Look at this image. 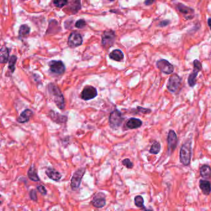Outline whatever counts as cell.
<instances>
[{
	"label": "cell",
	"instance_id": "28",
	"mask_svg": "<svg viewBox=\"0 0 211 211\" xmlns=\"http://www.w3.org/2000/svg\"><path fill=\"white\" fill-rule=\"evenodd\" d=\"M72 10L77 12L79 9H81V3L80 0H72Z\"/></svg>",
	"mask_w": 211,
	"mask_h": 211
},
{
	"label": "cell",
	"instance_id": "21",
	"mask_svg": "<svg viewBox=\"0 0 211 211\" xmlns=\"http://www.w3.org/2000/svg\"><path fill=\"white\" fill-rule=\"evenodd\" d=\"M201 176L205 179L211 178V168L208 165H203L199 170Z\"/></svg>",
	"mask_w": 211,
	"mask_h": 211
},
{
	"label": "cell",
	"instance_id": "31",
	"mask_svg": "<svg viewBox=\"0 0 211 211\" xmlns=\"http://www.w3.org/2000/svg\"><path fill=\"white\" fill-rule=\"evenodd\" d=\"M122 164L127 168H132L133 167V163L129 159H125L122 161Z\"/></svg>",
	"mask_w": 211,
	"mask_h": 211
},
{
	"label": "cell",
	"instance_id": "29",
	"mask_svg": "<svg viewBox=\"0 0 211 211\" xmlns=\"http://www.w3.org/2000/svg\"><path fill=\"white\" fill-rule=\"evenodd\" d=\"M55 6L57 8H63L68 4V0H53Z\"/></svg>",
	"mask_w": 211,
	"mask_h": 211
},
{
	"label": "cell",
	"instance_id": "22",
	"mask_svg": "<svg viewBox=\"0 0 211 211\" xmlns=\"http://www.w3.org/2000/svg\"><path fill=\"white\" fill-rule=\"evenodd\" d=\"M110 58L117 61H121L124 58V54L119 49H117L112 51L109 54Z\"/></svg>",
	"mask_w": 211,
	"mask_h": 211
},
{
	"label": "cell",
	"instance_id": "9",
	"mask_svg": "<svg viewBox=\"0 0 211 211\" xmlns=\"http://www.w3.org/2000/svg\"><path fill=\"white\" fill-rule=\"evenodd\" d=\"M50 70L56 74H63L65 71V66L61 61H51L49 63Z\"/></svg>",
	"mask_w": 211,
	"mask_h": 211
},
{
	"label": "cell",
	"instance_id": "4",
	"mask_svg": "<svg viewBox=\"0 0 211 211\" xmlns=\"http://www.w3.org/2000/svg\"><path fill=\"white\" fill-rule=\"evenodd\" d=\"M85 173V168H80L74 173L71 180V188L72 190L76 191L80 187L82 179Z\"/></svg>",
	"mask_w": 211,
	"mask_h": 211
},
{
	"label": "cell",
	"instance_id": "11",
	"mask_svg": "<svg viewBox=\"0 0 211 211\" xmlns=\"http://www.w3.org/2000/svg\"><path fill=\"white\" fill-rule=\"evenodd\" d=\"M167 144L168 151L173 152L178 145V137L176 133L173 130H170L167 136Z\"/></svg>",
	"mask_w": 211,
	"mask_h": 211
},
{
	"label": "cell",
	"instance_id": "32",
	"mask_svg": "<svg viewBox=\"0 0 211 211\" xmlns=\"http://www.w3.org/2000/svg\"><path fill=\"white\" fill-rule=\"evenodd\" d=\"M86 25V23L84 19H79L78 20L75 24L76 27L78 29H83Z\"/></svg>",
	"mask_w": 211,
	"mask_h": 211
},
{
	"label": "cell",
	"instance_id": "20",
	"mask_svg": "<svg viewBox=\"0 0 211 211\" xmlns=\"http://www.w3.org/2000/svg\"><path fill=\"white\" fill-rule=\"evenodd\" d=\"M50 117L53 121L57 123H63L67 121V117L66 116L60 115L53 111H51L50 112Z\"/></svg>",
	"mask_w": 211,
	"mask_h": 211
},
{
	"label": "cell",
	"instance_id": "19",
	"mask_svg": "<svg viewBox=\"0 0 211 211\" xmlns=\"http://www.w3.org/2000/svg\"><path fill=\"white\" fill-rule=\"evenodd\" d=\"M27 176H28V178L33 182H39L40 180L39 176H38L35 166H34V165H32L29 168V169L28 170V172H27Z\"/></svg>",
	"mask_w": 211,
	"mask_h": 211
},
{
	"label": "cell",
	"instance_id": "12",
	"mask_svg": "<svg viewBox=\"0 0 211 211\" xmlns=\"http://www.w3.org/2000/svg\"><path fill=\"white\" fill-rule=\"evenodd\" d=\"M92 204L96 208H102L106 204V197L103 193L100 192L94 195L92 200Z\"/></svg>",
	"mask_w": 211,
	"mask_h": 211
},
{
	"label": "cell",
	"instance_id": "3",
	"mask_svg": "<svg viewBox=\"0 0 211 211\" xmlns=\"http://www.w3.org/2000/svg\"><path fill=\"white\" fill-rule=\"evenodd\" d=\"M182 78L177 74H172L168 81L166 87L167 89L171 93H178L181 87Z\"/></svg>",
	"mask_w": 211,
	"mask_h": 211
},
{
	"label": "cell",
	"instance_id": "13",
	"mask_svg": "<svg viewBox=\"0 0 211 211\" xmlns=\"http://www.w3.org/2000/svg\"><path fill=\"white\" fill-rule=\"evenodd\" d=\"M82 44V38L81 34L76 32H72L71 34L68 37V44L69 47L71 48H75L80 46Z\"/></svg>",
	"mask_w": 211,
	"mask_h": 211
},
{
	"label": "cell",
	"instance_id": "1",
	"mask_svg": "<svg viewBox=\"0 0 211 211\" xmlns=\"http://www.w3.org/2000/svg\"><path fill=\"white\" fill-rule=\"evenodd\" d=\"M48 91L54 98V102L58 108L63 110L65 108V100L60 89L53 83H50L48 86Z\"/></svg>",
	"mask_w": 211,
	"mask_h": 211
},
{
	"label": "cell",
	"instance_id": "25",
	"mask_svg": "<svg viewBox=\"0 0 211 211\" xmlns=\"http://www.w3.org/2000/svg\"><path fill=\"white\" fill-rule=\"evenodd\" d=\"M161 144L159 142H154L150 149H149V153L151 154H154V155H157L159 153L160 150H161Z\"/></svg>",
	"mask_w": 211,
	"mask_h": 211
},
{
	"label": "cell",
	"instance_id": "24",
	"mask_svg": "<svg viewBox=\"0 0 211 211\" xmlns=\"http://www.w3.org/2000/svg\"><path fill=\"white\" fill-rule=\"evenodd\" d=\"M135 204L137 208H140L142 210H147V209L144 206V199L142 196H141L140 195L136 196L135 198Z\"/></svg>",
	"mask_w": 211,
	"mask_h": 211
},
{
	"label": "cell",
	"instance_id": "5",
	"mask_svg": "<svg viewBox=\"0 0 211 211\" xmlns=\"http://www.w3.org/2000/svg\"><path fill=\"white\" fill-rule=\"evenodd\" d=\"M194 69L193 72L189 75L188 78V85L191 87H193L195 86L196 84V79L199 71L202 70L203 66L202 63L198 60H195L193 62Z\"/></svg>",
	"mask_w": 211,
	"mask_h": 211
},
{
	"label": "cell",
	"instance_id": "30",
	"mask_svg": "<svg viewBox=\"0 0 211 211\" xmlns=\"http://www.w3.org/2000/svg\"><path fill=\"white\" fill-rule=\"evenodd\" d=\"M137 110L138 112L141 113L142 114H149L151 113V110L149 108H145L144 107H140L138 106L137 107Z\"/></svg>",
	"mask_w": 211,
	"mask_h": 211
},
{
	"label": "cell",
	"instance_id": "27",
	"mask_svg": "<svg viewBox=\"0 0 211 211\" xmlns=\"http://www.w3.org/2000/svg\"><path fill=\"white\" fill-rule=\"evenodd\" d=\"M17 57L15 55H12L10 58L9 62V69L11 70V72H13L15 70V64L16 63Z\"/></svg>",
	"mask_w": 211,
	"mask_h": 211
},
{
	"label": "cell",
	"instance_id": "36",
	"mask_svg": "<svg viewBox=\"0 0 211 211\" xmlns=\"http://www.w3.org/2000/svg\"><path fill=\"white\" fill-rule=\"evenodd\" d=\"M155 0H145L144 1V4L146 6H149L152 4L154 3Z\"/></svg>",
	"mask_w": 211,
	"mask_h": 211
},
{
	"label": "cell",
	"instance_id": "34",
	"mask_svg": "<svg viewBox=\"0 0 211 211\" xmlns=\"http://www.w3.org/2000/svg\"><path fill=\"white\" fill-rule=\"evenodd\" d=\"M29 196H30V198L31 199V200L34 201H36L37 200V193L35 190L32 189L29 193Z\"/></svg>",
	"mask_w": 211,
	"mask_h": 211
},
{
	"label": "cell",
	"instance_id": "10",
	"mask_svg": "<svg viewBox=\"0 0 211 211\" xmlns=\"http://www.w3.org/2000/svg\"><path fill=\"white\" fill-rule=\"evenodd\" d=\"M97 91L95 87L91 86H86L81 92V97L84 100H89L97 96Z\"/></svg>",
	"mask_w": 211,
	"mask_h": 211
},
{
	"label": "cell",
	"instance_id": "18",
	"mask_svg": "<svg viewBox=\"0 0 211 211\" xmlns=\"http://www.w3.org/2000/svg\"><path fill=\"white\" fill-rule=\"evenodd\" d=\"M177 8L183 15H185V16L189 15V16L190 17L191 19L193 17L194 10L192 8L188 7V6L182 4V3H178L177 5Z\"/></svg>",
	"mask_w": 211,
	"mask_h": 211
},
{
	"label": "cell",
	"instance_id": "38",
	"mask_svg": "<svg viewBox=\"0 0 211 211\" xmlns=\"http://www.w3.org/2000/svg\"><path fill=\"white\" fill-rule=\"evenodd\" d=\"M109 1H114V0H109Z\"/></svg>",
	"mask_w": 211,
	"mask_h": 211
},
{
	"label": "cell",
	"instance_id": "33",
	"mask_svg": "<svg viewBox=\"0 0 211 211\" xmlns=\"http://www.w3.org/2000/svg\"><path fill=\"white\" fill-rule=\"evenodd\" d=\"M37 189L38 190V191H39L44 196L46 195L47 194V189L45 188V187L44 186H43L42 185H38L37 187Z\"/></svg>",
	"mask_w": 211,
	"mask_h": 211
},
{
	"label": "cell",
	"instance_id": "17",
	"mask_svg": "<svg viewBox=\"0 0 211 211\" xmlns=\"http://www.w3.org/2000/svg\"><path fill=\"white\" fill-rule=\"evenodd\" d=\"M199 188L204 195L208 196L211 193V183L206 180H200Z\"/></svg>",
	"mask_w": 211,
	"mask_h": 211
},
{
	"label": "cell",
	"instance_id": "14",
	"mask_svg": "<svg viewBox=\"0 0 211 211\" xmlns=\"http://www.w3.org/2000/svg\"><path fill=\"white\" fill-rule=\"evenodd\" d=\"M45 173L50 179L55 182H59L61 179V173L54 168H48L45 171Z\"/></svg>",
	"mask_w": 211,
	"mask_h": 211
},
{
	"label": "cell",
	"instance_id": "37",
	"mask_svg": "<svg viewBox=\"0 0 211 211\" xmlns=\"http://www.w3.org/2000/svg\"><path fill=\"white\" fill-rule=\"evenodd\" d=\"M208 25L209 26V27H210V29H211V18H209V19H208Z\"/></svg>",
	"mask_w": 211,
	"mask_h": 211
},
{
	"label": "cell",
	"instance_id": "7",
	"mask_svg": "<svg viewBox=\"0 0 211 211\" xmlns=\"http://www.w3.org/2000/svg\"><path fill=\"white\" fill-rule=\"evenodd\" d=\"M115 39V32L112 30L105 31L102 37V43L104 47H110L113 45Z\"/></svg>",
	"mask_w": 211,
	"mask_h": 211
},
{
	"label": "cell",
	"instance_id": "26",
	"mask_svg": "<svg viewBox=\"0 0 211 211\" xmlns=\"http://www.w3.org/2000/svg\"><path fill=\"white\" fill-rule=\"evenodd\" d=\"M30 33V27L27 25H22L20 27L19 31V35L20 38L27 37Z\"/></svg>",
	"mask_w": 211,
	"mask_h": 211
},
{
	"label": "cell",
	"instance_id": "2",
	"mask_svg": "<svg viewBox=\"0 0 211 211\" xmlns=\"http://www.w3.org/2000/svg\"><path fill=\"white\" fill-rule=\"evenodd\" d=\"M191 155V142H186L182 145L180 150V161L182 164L184 166H188L190 164Z\"/></svg>",
	"mask_w": 211,
	"mask_h": 211
},
{
	"label": "cell",
	"instance_id": "23",
	"mask_svg": "<svg viewBox=\"0 0 211 211\" xmlns=\"http://www.w3.org/2000/svg\"><path fill=\"white\" fill-rule=\"evenodd\" d=\"M9 59V50L6 47H3L0 51V62L6 63Z\"/></svg>",
	"mask_w": 211,
	"mask_h": 211
},
{
	"label": "cell",
	"instance_id": "15",
	"mask_svg": "<svg viewBox=\"0 0 211 211\" xmlns=\"http://www.w3.org/2000/svg\"><path fill=\"white\" fill-rule=\"evenodd\" d=\"M142 124V121L139 118H131L126 123V126L128 129H134L140 128Z\"/></svg>",
	"mask_w": 211,
	"mask_h": 211
},
{
	"label": "cell",
	"instance_id": "8",
	"mask_svg": "<svg viewBox=\"0 0 211 211\" xmlns=\"http://www.w3.org/2000/svg\"><path fill=\"white\" fill-rule=\"evenodd\" d=\"M157 68L166 74H171L174 71V66L167 60L161 59L156 62Z\"/></svg>",
	"mask_w": 211,
	"mask_h": 211
},
{
	"label": "cell",
	"instance_id": "6",
	"mask_svg": "<svg viewBox=\"0 0 211 211\" xmlns=\"http://www.w3.org/2000/svg\"><path fill=\"white\" fill-rule=\"evenodd\" d=\"M124 120V118L122 117V114L120 111L118 110H115L111 113L109 116V124L111 128L117 129L118 127L120 126V125L122 124L123 121Z\"/></svg>",
	"mask_w": 211,
	"mask_h": 211
},
{
	"label": "cell",
	"instance_id": "16",
	"mask_svg": "<svg viewBox=\"0 0 211 211\" xmlns=\"http://www.w3.org/2000/svg\"><path fill=\"white\" fill-rule=\"evenodd\" d=\"M34 115L33 112L30 109H25L17 118V121L19 123H25L28 122L30 118Z\"/></svg>",
	"mask_w": 211,
	"mask_h": 211
},
{
	"label": "cell",
	"instance_id": "35",
	"mask_svg": "<svg viewBox=\"0 0 211 211\" xmlns=\"http://www.w3.org/2000/svg\"><path fill=\"white\" fill-rule=\"evenodd\" d=\"M170 23V21L169 20H164L162 21H161L160 23L159 24V25L160 27H165L167 26L168 25H169Z\"/></svg>",
	"mask_w": 211,
	"mask_h": 211
}]
</instances>
